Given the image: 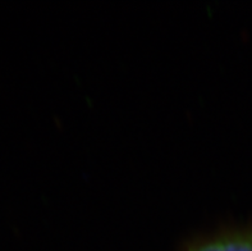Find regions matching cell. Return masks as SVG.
<instances>
[{
  "label": "cell",
  "mask_w": 252,
  "mask_h": 251,
  "mask_svg": "<svg viewBox=\"0 0 252 251\" xmlns=\"http://www.w3.org/2000/svg\"><path fill=\"white\" fill-rule=\"evenodd\" d=\"M189 251H252V231H242L201 242Z\"/></svg>",
  "instance_id": "6da1fadb"
}]
</instances>
